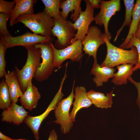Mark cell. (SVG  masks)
I'll return each instance as SVG.
<instances>
[{
    "mask_svg": "<svg viewBox=\"0 0 140 140\" xmlns=\"http://www.w3.org/2000/svg\"><path fill=\"white\" fill-rule=\"evenodd\" d=\"M27 52L26 62L20 69L15 66L14 72L23 93L32 82L35 73L40 63L41 54L40 48L31 46L25 47Z\"/></svg>",
    "mask_w": 140,
    "mask_h": 140,
    "instance_id": "obj_1",
    "label": "cell"
},
{
    "mask_svg": "<svg viewBox=\"0 0 140 140\" xmlns=\"http://www.w3.org/2000/svg\"><path fill=\"white\" fill-rule=\"evenodd\" d=\"M103 34L107 48V54L101 66L113 68L122 64H129L135 65L137 64L138 54L135 47H132L130 50L118 47L111 44L106 36Z\"/></svg>",
    "mask_w": 140,
    "mask_h": 140,
    "instance_id": "obj_2",
    "label": "cell"
},
{
    "mask_svg": "<svg viewBox=\"0 0 140 140\" xmlns=\"http://www.w3.org/2000/svg\"><path fill=\"white\" fill-rule=\"evenodd\" d=\"M18 22L22 23L34 33L51 37L54 20L43 11L36 14L21 15L17 18L15 24Z\"/></svg>",
    "mask_w": 140,
    "mask_h": 140,
    "instance_id": "obj_3",
    "label": "cell"
},
{
    "mask_svg": "<svg viewBox=\"0 0 140 140\" xmlns=\"http://www.w3.org/2000/svg\"><path fill=\"white\" fill-rule=\"evenodd\" d=\"M50 43H41L33 45L36 48H40L41 51L42 61L33 78L39 82L47 80L52 74L55 68L53 65V50Z\"/></svg>",
    "mask_w": 140,
    "mask_h": 140,
    "instance_id": "obj_4",
    "label": "cell"
},
{
    "mask_svg": "<svg viewBox=\"0 0 140 140\" xmlns=\"http://www.w3.org/2000/svg\"><path fill=\"white\" fill-rule=\"evenodd\" d=\"M74 80L71 92L66 98L62 99L58 103L54 111L55 123L60 126V130L64 134L68 133L73 126L69 111L74 98Z\"/></svg>",
    "mask_w": 140,
    "mask_h": 140,
    "instance_id": "obj_5",
    "label": "cell"
},
{
    "mask_svg": "<svg viewBox=\"0 0 140 140\" xmlns=\"http://www.w3.org/2000/svg\"><path fill=\"white\" fill-rule=\"evenodd\" d=\"M52 47L53 55V65L59 68L65 60L70 59L74 62H79L83 56L82 41L78 40L67 47L62 49L56 48L52 41L50 43Z\"/></svg>",
    "mask_w": 140,
    "mask_h": 140,
    "instance_id": "obj_6",
    "label": "cell"
},
{
    "mask_svg": "<svg viewBox=\"0 0 140 140\" xmlns=\"http://www.w3.org/2000/svg\"><path fill=\"white\" fill-rule=\"evenodd\" d=\"M67 76L65 73L61 81L59 89L45 111L38 116H31L28 115L24 122L31 130L36 140H39V129L43 121L50 112L55 110L58 103L62 99L64 94L62 92L63 84Z\"/></svg>",
    "mask_w": 140,
    "mask_h": 140,
    "instance_id": "obj_7",
    "label": "cell"
},
{
    "mask_svg": "<svg viewBox=\"0 0 140 140\" xmlns=\"http://www.w3.org/2000/svg\"><path fill=\"white\" fill-rule=\"evenodd\" d=\"M70 21L61 17L54 20V25L52 30V35L57 38L55 47L60 49L71 44L76 31L70 24Z\"/></svg>",
    "mask_w": 140,
    "mask_h": 140,
    "instance_id": "obj_8",
    "label": "cell"
},
{
    "mask_svg": "<svg viewBox=\"0 0 140 140\" xmlns=\"http://www.w3.org/2000/svg\"><path fill=\"white\" fill-rule=\"evenodd\" d=\"M120 0H101L100 11L94 17V21L96 24L100 26H103L104 33L109 41L112 36L108 30L109 23L112 16L120 10Z\"/></svg>",
    "mask_w": 140,
    "mask_h": 140,
    "instance_id": "obj_9",
    "label": "cell"
},
{
    "mask_svg": "<svg viewBox=\"0 0 140 140\" xmlns=\"http://www.w3.org/2000/svg\"><path fill=\"white\" fill-rule=\"evenodd\" d=\"M1 35L4 45L7 49L17 46L25 47L41 43H49L54 40V38L51 37L44 36L29 32L15 37H3Z\"/></svg>",
    "mask_w": 140,
    "mask_h": 140,
    "instance_id": "obj_10",
    "label": "cell"
},
{
    "mask_svg": "<svg viewBox=\"0 0 140 140\" xmlns=\"http://www.w3.org/2000/svg\"><path fill=\"white\" fill-rule=\"evenodd\" d=\"M84 1L86 4L85 10L81 12L74 23L70 22L71 25L77 31L75 36L71 41V44L78 40L82 41L83 40L88 33L90 25L94 21V9L88 0Z\"/></svg>",
    "mask_w": 140,
    "mask_h": 140,
    "instance_id": "obj_11",
    "label": "cell"
},
{
    "mask_svg": "<svg viewBox=\"0 0 140 140\" xmlns=\"http://www.w3.org/2000/svg\"><path fill=\"white\" fill-rule=\"evenodd\" d=\"M105 43L103 33L95 25L90 26L88 33L82 41L83 51L88 54L89 57L92 56L94 58V63H97V53L99 47Z\"/></svg>",
    "mask_w": 140,
    "mask_h": 140,
    "instance_id": "obj_12",
    "label": "cell"
},
{
    "mask_svg": "<svg viewBox=\"0 0 140 140\" xmlns=\"http://www.w3.org/2000/svg\"><path fill=\"white\" fill-rule=\"evenodd\" d=\"M28 113L22 106L12 102L9 107L3 110L1 115V121L18 125L24 122Z\"/></svg>",
    "mask_w": 140,
    "mask_h": 140,
    "instance_id": "obj_13",
    "label": "cell"
},
{
    "mask_svg": "<svg viewBox=\"0 0 140 140\" xmlns=\"http://www.w3.org/2000/svg\"><path fill=\"white\" fill-rule=\"evenodd\" d=\"M75 91L73 103V108L70 113V116L73 122L77 112L81 109L90 107L93 103L88 97L86 88L83 86H77L74 88Z\"/></svg>",
    "mask_w": 140,
    "mask_h": 140,
    "instance_id": "obj_14",
    "label": "cell"
},
{
    "mask_svg": "<svg viewBox=\"0 0 140 140\" xmlns=\"http://www.w3.org/2000/svg\"><path fill=\"white\" fill-rule=\"evenodd\" d=\"M15 6L11 15L10 19L9 25L12 26L17 18L24 14H31L34 13L33 7L36 0H14Z\"/></svg>",
    "mask_w": 140,
    "mask_h": 140,
    "instance_id": "obj_15",
    "label": "cell"
},
{
    "mask_svg": "<svg viewBox=\"0 0 140 140\" xmlns=\"http://www.w3.org/2000/svg\"><path fill=\"white\" fill-rule=\"evenodd\" d=\"M41 97L38 89L31 82L20 97L19 101L22 106L31 111L37 107Z\"/></svg>",
    "mask_w": 140,
    "mask_h": 140,
    "instance_id": "obj_16",
    "label": "cell"
},
{
    "mask_svg": "<svg viewBox=\"0 0 140 140\" xmlns=\"http://www.w3.org/2000/svg\"><path fill=\"white\" fill-rule=\"evenodd\" d=\"M115 71L114 68L102 66L97 63L93 64L91 73L95 76L93 80L96 86L100 87L113 77Z\"/></svg>",
    "mask_w": 140,
    "mask_h": 140,
    "instance_id": "obj_17",
    "label": "cell"
},
{
    "mask_svg": "<svg viewBox=\"0 0 140 140\" xmlns=\"http://www.w3.org/2000/svg\"><path fill=\"white\" fill-rule=\"evenodd\" d=\"M81 0H61L60 8L62 9L60 15L64 19H66L69 13L71 12V18L74 22L79 17L81 12L80 6Z\"/></svg>",
    "mask_w": 140,
    "mask_h": 140,
    "instance_id": "obj_18",
    "label": "cell"
},
{
    "mask_svg": "<svg viewBox=\"0 0 140 140\" xmlns=\"http://www.w3.org/2000/svg\"><path fill=\"white\" fill-rule=\"evenodd\" d=\"M87 95L95 107L107 109L112 106L114 95L113 90L105 95L104 93L91 90L87 92Z\"/></svg>",
    "mask_w": 140,
    "mask_h": 140,
    "instance_id": "obj_19",
    "label": "cell"
},
{
    "mask_svg": "<svg viewBox=\"0 0 140 140\" xmlns=\"http://www.w3.org/2000/svg\"><path fill=\"white\" fill-rule=\"evenodd\" d=\"M5 81L9 90L12 102L16 103L19 97H21L23 93L15 75L14 71H8L4 77Z\"/></svg>",
    "mask_w": 140,
    "mask_h": 140,
    "instance_id": "obj_20",
    "label": "cell"
},
{
    "mask_svg": "<svg viewBox=\"0 0 140 140\" xmlns=\"http://www.w3.org/2000/svg\"><path fill=\"white\" fill-rule=\"evenodd\" d=\"M140 21V0H136L133 10L132 20L128 34L119 47L125 49L131 39L134 36Z\"/></svg>",
    "mask_w": 140,
    "mask_h": 140,
    "instance_id": "obj_21",
    "label": "cell"
},
{
    "mask_svg": "<svg viewBox=\"0 0 140 140\" xmlns=\"http://www.w3.org/2000/svg\"><path fill=\"white\" fill-rule=\"evenodd\" d=\"M116 67L118 71L114 73L111 82L116 85L127 84L128 79L134 72V65L125 64Z\"/></svg>",
    "mask_w": 140,
    "mask_h": 140,
    "instance_id": "obj_22",
    "label": "cell"
},
{
    "mask_svg": "<svg viewBox=\"0 0 140 140\" xmlns=\"http://www.w3.org/2000/svg\"><path fill=\"white\" fill-rule=\"evenodd\" d=\"M45 6L44 11L54 20L61 17L60 10V0H41Z\"/></svg>",
    "mask_w": 140,
    "mask_h": 140,
    "instance_id": "obj_23",
    "label": "cell"
},
{
    "mask_svg": "<svg viewBox=\"0 0 140 140\" xmlns=\"http://www.w3.org/2000/svg\"><path fill=\"white\" fill-rule=\"evenodd\" d=\"M123 1L125 9V19L122 26L117 31L114 42L116 41L124 27L126 26H130L132 21L135 1L123 0Z\"/></svg>",
    "mask_w": 140,
    "mask_h": 140,
    "instance_id": "obj_24",
    "label": "cell"
},
{
    "mask_svg": "<svg viewBox=\"0 0 140 140\" xmlns=\"http://www.w3.org/2000/svg\"><path fill=\"white\" fill-rule=\"evenodd\" d=\"M11 102L8 86L3 79L0 83V108L7 109L11 105Z\"/></svg>",
    "mask_w": 140,
    "mask_h": 140,
    "instance_id": "obj_25",
    "label": "cell"
},
{
    "mask_svg": "<svg viewBox=\"0 0 140 140\" xmlns=\"http://www.w3.org/2000/svg\"><path fill=\"white\" fill-rule=\"evenodd\" d=\"M7 49L4 44L1 35L0 39V78L4 77L6 72L5 67L6 62L5 55L6 50Z\"/></svg>",
    "mask_w": 140,
    "mask_h": 140,
    "instance_id": "obj_26",
    "label": "cell"
},
{
    "mask_svg": "<svg viewBox=\"0 0 140 140\" xmlns=\"http://www.w3.org/2000/svg\"><path fill=\"white\" fill-rule=\"evenodd\" d=\"M11 15L3 13H0V33L3 37L11 36L6 26L7 21L10 19Z\"/></svg>",
    "mask_w": 140,
    "mask_h": 140,
    "instance_id": "obj_27",
    "label": "cell"
},
{
    "mask_svg": "<svg viewBox=\"0 0 140 140\" xmlns=\"http://www.w3.org/2000/svg\"><path fill=\"white\" fill-rule=\"evenodd\" d=\"M134 46L136 48L138 54V60L137 64L134 67V71L140 69V40L135 36L132 37L130 40L125 49L131 48Z\"/></svg>",
    "mask_w": 140,
    "mask_h": 140,
    "instance_id": "obj_28",
    "label": "cell"
},
{
    "mask_svg": "<svg viewBox=\"0 0 140 140\" xmlns=\"http://www.w3.org/2000/svg\"><path fill=\"white\" fill-rule=\"evenodd\" d=\"M15 2H8L4 0H0V12L11 15L15 6Z\"/></svg>",
    "mask_w": 140,
    "mask_h": 140,
    "instance_id": "obj_29",
    "label": "cell"
},
{
    "mask_svg": "<svg viewBox=\"0 0 140 140\" xmlns=\"http://www.w3.org/2000/svg\"><path fill=\"white\" fill-rule=\"evenodd\" d=\"M128 80L135 85L137 90L138 97L136 101L139 109L140 114V82H137L134 81L132 78L131 76L128 79Z\"/></svg>",
    "mask_w": 140,
    "mask_h": 140,
    "instance_id": "obj_30",
    "label": "cell"
},
{
    "mask_svg": "<svg viewBox=\"0 0 140 140\" xmlns=\"http://www.w3.org/2000/svg\"><path fill=\"white\" fill-rule=\"evenodd\" d=\"M92 7L94 9L100 8V0H88Z\"/></svg>",
    "mask_w": 140,
    "mask_h": 140,
    "instance_id": "obj_31",
    "label": "cell"
},
{
    "mask_svg": "<svg viewBox=\"0 0 140 140\" xmlns=\"http://www.w3.org/2000/svg\"><path fill=\"white\" fill-rule=\"evenodd\" d=\"M47 140H58L57 135L54 129L50 131Z\"/></svg>",
    "mask_w": 140,
    "mask_h": 140,
    "instance_id": "obj_32",
    "label": "cell"
},
{
    "mask_svg": "<svg viewBox=\"0 0 140 140\" xmlns=\"http://www.w3.org/2000/svg\"><path fill=\"white\" fill-rule=\"evenodd\" d=\"M0 139L1 140H13V139L5 135L0 132Z\"/></svg>",
    "mask_w": 140,
    "mask_h": 140,
    "instance_id": "obj_33",
    "label": "cell"
},
{
    "mask_svg": "<svg viewBox=\"0 0 140 140\" xmlns=\"http://www.w3.org/2000/svg\"><path fill=\"white\" fill-rule=\"evenodd\" d=\"M134 36L140 40V21L138 26L137 29L135 33Z\"/></svg>",
    "mask_w": 140,
    "mask_h": 140,
    "instance_id": "obj_34",
    "label": "cell"
},
{
    "mask_svg": "<svg viewBox=\"0 0 140 140\" xmlns=\"http://www.w3.org/2000/svg\"><path fill=\"white\" fill-rule=\"evenodd\" d=\"M13 140H27L24 139H13Z\"/></svg>",
    "mask_w": 140,
    "mask_h": 140,
    "instance_id": "obj_35",
    "label": "cell"
},
{
    "mask_svg": "<svg viewBox=\"0 0 140 140\" xmlns=\"http://www.w3.org/2000/svg\"></svg>",
    "mask_w": 140,
    "mask_h": 140,
    "instance_id": "obj_36",
    "label": "cell"
}]
</instances>
